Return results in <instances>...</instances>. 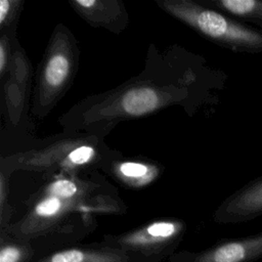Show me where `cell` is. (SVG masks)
<instances>
[{
	"instance_id": "cell-1",
	"label": "cell",
	"mask_w": 262,
	"mask_h": 262,
	"mask_svg": "<svg viewBox=\"0 0 262 262\" xmlns=\"http://www.w3.org/2000/svg\"><path fill=\"white\" fill-rule=\"evenodd\" d=\"M226 74L181 47L150 48L144 70L112 90L88 96L59 118L69 135H105L119 123L180 105L188 112L219 100Z\"/></svg>"
},
{
	"instance_id": "cell-2",
	"label": "cell",
	"mask_w": 262,
	"mask_h": 262,
	"mask_svg": "<svg viewBox=\"0 0 262 262\" xmlns=\"http://www.w3.org/2000/svg\"><path fill=\"white\" fill-rule=\"evenodd\" d=\"M100 189L93 181L58 174L33 196L27 213L8 228V232L13 238L25 242L57 229L73 214L116 211L115 199Z\"/></svg>"
},
{
	"instance_id": "cell-3",
	"label": "cell",
	"mask_w": 262,
	"mask_h": 262,
	"mask_svg": "<svg viewBox=\"0 0 262 262\" xmlns=\"http://www.w3.org/2000/svg\"><path fill=\"white\" fill-rule=\"evenodd\" d=\"M158 6L209 41L234 52L261 53L262 32L194 0H156Z\"/></svg>"
},
{
	"instance_id": "cell-4",
	"label": "cell",
	"mask_w": 262,
	"mask_h": 262,
	"mask_svg": "<svg viewBox=\"0 0 262 262\" xmlns=\"http://www.w3.org/2000/svg\"><path fill=\"white\" fill-rule=\"evenodd\" d=\"M103 139L96 135L61 138L45 147L14 156L10 159L11 166L12 169L76 175L77 172L107 166L115 158Z\"/></svg>"
},
{
	"instance_id": "cell-5",
	"label": "cell",
	"mask_w": 262,
	"mask_h": 262,
	"mask_svg": "<svg viewBox=\"0 0 262 262\" xmlns=\"http://www.w3.org/2000/svg\"><path fill=\"white\" fill-rule=\"evenodd\" d=\"M79 47L73 33L55 26L40 63L32 112L45 117L72 85L79 66Z\"/></svg>"
},
{
	"instance_id": "cell-6",
	"label": "cell",
	"mask_w": 262,
	"mask_h": 262,
	"mask_svg": "<svg viewBox=\"0 0 262 262\" xmlns=\"http://www.w3.org/2000/svg\"><path fill=\"white\" fill-rule=\"evenodd\" d=\"M184 230L182 220L161 219L118 235H106L101 244L125 251L138 262H156L173 252Z\"/></svg>"
},
{
	"instance_id": "cell-7",
	"label": "cell",
	"mask_w": 262,
	"mask_h": 262,
	"mask_svg": "<svg viewBox=\"0 0 262 262\" xmlns=\"http://www.w3.org/2000/svg\"><path fill=\"white\" fill-rule=\"evenodd\" d=\"M262 258V231L237 238L223 239L196 253L183 252L172 262H255Z\"/></svg>"
},
{
	"instance_id": "cell-8",
	"label": "cell",
	"mask_w": 262,
	"mask_h": 262,
	"mask_svg": "<svg viewBox=\"0 0 262 262\" xmlns=\"http://www.w3.org/2000/svg\"><path fill=\"white\" fill-rule=\"evenodd\" d=\"M262 216V175L227 196L216 209L217 223H242Z\"/></svg>"
},
{
	"instance_id": "cell-9",
	"label": "cell",
	"mask_w": 262,
	"mask_h": 262,
	"mask_svg": "<svg viewBox=\"0 0 262 262\" xmlns=\"http://www.w3.org/2000/svg\"><path fill=\"white\" fill-rule=\"evenodd\" d=\"M69 3L92 27L120 34L129 24V15L120 0H71Z\"/></svg>"
},
{
	"instance_id": "cell-10",
	"label": "cell",
	"mask_w": 262,
	"mask_h": 262,
	"mask_svg": "<svg viewBox=\"0 0 262 262\" xmlns=\"http://www.w3.org/2000/svg\"><path fill=\"white\" fill-rule=\"evenodd\" d=\"M112 175L123 185L139 189L152 183L161 174L158 164L143 160L113 159L107 164Z\"/></svg>"
},
{
	"instance_id": "cell-11",
	"label": "cell",
	"mask_w": 262,
	"mask_h": 262,
	"mask_svg": "<svg viewBox=\"0 0 262 262\" xmlns=\"http://www.w3.org/2000/svg\"><path fill=\"white\" fill-rule=\"evenodd\" d=\"M36 262H138L129 253L104 246L97 248H71L49 254Z\"/></svg>"
},
{
	"instance_id": "cell-12",
	"label": "cell",
	"mask_w": 262,
	"mask_h": 262,
	"mask_svg": "<svg viewBox=\"0 0 262 262\" xmlns=\"http://www.w3.org/2000/svg\"><path fill=\"white\" fill-rule=\"evenodd\" d=\"M201 3L225 13L262 32V0H201Z\"/></svg>"
},
{
	"instance_id": "cell-13",
	"label": "cell",
	"mask_w": 262,
	"mask_h": 262,
	"mask_svg": "<svg viewBox=\"0 0 262 262\" xmlns=\"http://www.w3.org/2000/svg\"><path fill=\"white\" fill-rule=\"evenodd\" d=\"M23 4L21 0H0V30L2 33L9 32L16 26Z\"/></svg>"
},
{
	"instance_id": "cell-14",
	"label": "cell",
	"mask_w": 262,
	"mask_h": 262,
	"mask_svg": "<svg viewBox=\"0 0 262 262\" xmlns=\"http://www.w3.org/2000/svg\"><path fill=\"white\" fill-rule=\"evenodd\" d=\"M16 239V238H15ZM4 242L0 248V262H25L30 256V248L23 244L24 241Z\"/></svg>"
},
{
	"instance_id": "cell-15",
	"label": "cell",
	"mask_w": 262,
	"mask_h": 262,
	"mask_svg": "<svg viewBox=\"0 0 262 262\" xmlns=\"http://www.w3.org/2000/svg\"><path fill=\"white\" fill-rule=\"evenodd\" d=\"M10 37L7 33H2L0 39V75L4 77V75L10 70V66L12 62V48Z\"/></svg>"
},
{
	"instance_id": "cell-16",
	"label": "cell",
	"mask_w": 262,
	"mask_h": 262,
	"mask_svg": "<svg viewBox=\"0 0 262 262\" xmlns=\"http://www.w3.org/2000/svg\"><path fill=\"white\" fill-rule=\"evenodd\" d=\"M8 180L3 171L1 170L0 176V208H1V219L5 215V207L8 206Z\"/></svg>"
}]
</instances>
